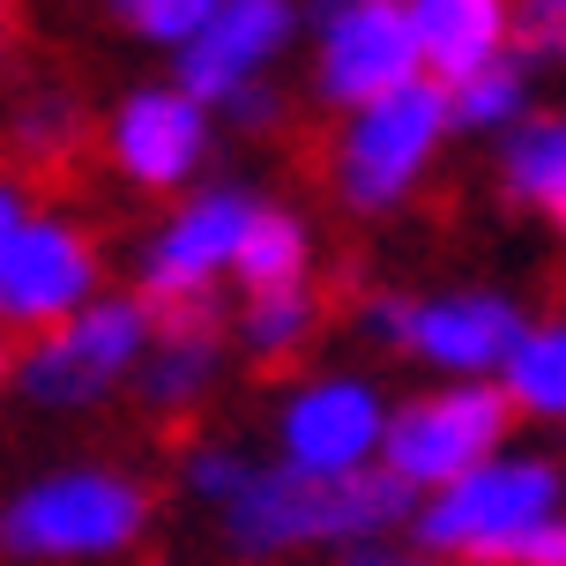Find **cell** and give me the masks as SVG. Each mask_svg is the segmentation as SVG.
Segmentation results:
<instances>
[{"label":"cell","instance_id":"obj_1","mask_svg":"<svg viewBox=\"0 0 566 566\" xmlns=\"http://www.w3.org/2000/svg\"><path fill=\"white\" fill-rule=\"evenodd\" d=\"M410 514V484L388 470H343V478H313V470H247L231 492V544L247 559H276L298 544L350 537L366 544L396 530Z\"/></svg>","mask_w":566,"mask_h":566},{"label":"cell","instance_id":"obj_2","mask_svg":"<svg viewBox=\"0 0 566 566\" xmlns=\"http://www.w3.org/2000/svg\"><path fill=\"white\" fill-rule=\"evenodd\" d=\"M142 522H149V492L135 478L60 470L0 514V552H15V559H105V552H127L142 537Z\"/></svg>","mask_w":566,"mask_h":566},{"label":"cell","instance_id":"obj_3","mask_svg":"<svg viewBox=\"0 0 566 566\" xmlns=\"http://www.w3.org/2000/svg\"><path fill=\"white\" fill-rule=\"evenodd\" d=\"M448 127V90L440 83H402L388 97L358 105V119L328 149V179L350 209H396L410 195V179L424 171L432 142Z\"/></svg>","mask_w":566,"mask_h":566},{"label":"cell","instance_id":"obj_4","mask_svg":"<svg viewBox=\"0 0 566 566\" xmlns=\"http://www.w3.org/2000/svg\"><path fill=\"white\" fill-rule=\"evenodd\" d=\"M514 402L500 388H448V396L402 402L396 418H380V454L388 478H402L410 492L470 478L478 462H492V448L507 440Z\"/></svg>","mask_w":566,"mask_h":566},{"label":"cell","instance_id":"obj_5","mask_svg":"<svg viewBox=\"0 0 566 566\" xmlns=\"http://www.w3.org/2000/svg\"><path fill=\"white\" fill-rule=\"evenodd\" d=\"M552 514H559V470L552 462H478L470 478L448 484L440 507H424V544L500 566L514 537L552 522Z\"/></svg>","mask_w":566,"mask_h":566},{"label":"cell","instance_id":"obj_6","mask_svg":"<svg viewBox=\"0 0 566 566\" xmlns=\"http://www.w3.org/2000/svg\"><path fill=\"white\" fill-rule=\"evenodd\" d=\"M97 298V239L60 217H23L0 239V328L45 336Z\"/></svg>","mask_w":566,"mask_h":566},{"label":"cell","instance_id":"obj_7","mask_svg":"<svg viewBox=\"0 0 566 566\" xmlns=\"http://www.w3.org/2000/svg\"><path fill=\"white\" fill-rule=\"evenodd\" d=\"M142 350H149V321H142V306L135 298H105V306L67 313L60 328H45V336L30 343L23 388L38 402H90V396H105Z\"/></svg>","mask_w":566,"mask_h":566},{"label":"cell","instance_id":"obj_8","mask_svg":"<svg viewBox=\"0 0 566 566\" xmlns=\"http://www.w3.org/2000/svg\"><path fill=\"white\" fill-rule=\"evenodd\" d=\"M402 83H418V38L402 0H350L321 45V90L336 105H373Z\"/></svg>","mask_w":566,"mask_h":566},{"label":"cell","instance_id":"obj_9","mask_svg":"<svg viewBox=\"0 0 566 566\" xmlns=\"http://www.w3.org/2000/svg\"><path fill=\"white\" fill-rule=\"evenodd\" d=\"M283 38H291V8H283V0H217L209 23L187 38L179 97H195V105H224L231 90H247V67H261Z\"/></svg>","mask_w":566,"mask_h":566},{"label":"cell","instance_id":"obj_10","mask_svg":"<svg viewBox=\"0 0 566 566\" xmlns=\"http://www.w3.org/2000/svg\"><path fill=\"white\" fill-rule=\"evenodd\" d=\"M283 448H291V470H313V478L358 470L380 448V402H373V388H358V380H321L306 396H291V410H283Z\"/></svg>","mask_w":566,"mask_h":566},{"label":"cell","instance_id":"obj_11","mask_svg":"<svg viewBox=\"0 0 566 566\" xmlns=\"http://www.w3.org/2000/svg\"><path fill=\"white\" fill-rule=\"evenodd\" d=\"M105 157H113L135 187H179L201 157V105L179 90H142L113 113L105 127Z\"/></svg>","mask_w":566,"mask_h":566},{"label":"cell","instance_id":"obj_12","mask_svg":"<svg viewBox=\"0 0 566 566\" xmlns=\"http://www.w3.org/2000/svg\"><path fill=\"white\" fill-rule=\"evenodd\" d=\"M247 195H201L187 217H171V231L157 239V254L142 269V306H171V298H201L217 269H231L239 224H247Z\"/></svg>","mask_w":566,"mask_h":566},{"label":"cell","instance_id":"obj_13","mask_svg":"<svg viewBox=\"0 0 566 566\" xmlns=\"http://www.w3.org/2000/svg\"><path fill=\"white\" fill-rule=\"evenodd\" d=\"M522 321L507 298H440V306H402V350H418L448 373H492L514 350Z\"/></svg>","mask_w":566,"mask_h":566},{"label":"cell","instance_id":"obj_14","mask_svg":"<svg viewBox=\"0 0 566 566\" xmlns=\"http://www.w3.org/2000/svg\"><path fill=\"white\" fill-rule=\"evenodd\" d=\"M402 15H410L418 60L432 67L440 90L478 75L484 60H500V45H507V0H410Z\"/></svg>","mask_w":566,"mask_h":566},{"label":"cell","instance_id":"obj_15","mask_svg":"<svg viewBox=\"0 0 566 566\" xmlns=\"http://www.w3.org/2000/svg\"><path fill=\"white\" fill-rule=\"evenodd\" d=\"M231 269H239V283H247V298L291 291V283H306V231L291 224L283 209H247L239 247H231Z\"/></svg>","mask_w":566,"mask_h":566},{"label":"cell","instance_id":"obj_16","mask_svg":"<svg viewBox=\"0 0 566 566\" xmlns=\"http://www.w3.org/2000/svg\"><path fill=\"white\" fill-rule=\"evenodd\" d=\"M507 195L522 209H544L559 217L566 209V127L559 119H530L507 149Z\"/></svg>","mask_w":566,"mask_h":566},{"label":"cell","instance_id":"obj_17","mask_svg":"<svg viewBox=\"0 0 566 566\" xmlns=\"http://www.w3.org/2000/svg\"><path fill=\"white\" fill-rule=\"evenodd\" d=\"M500 366H507V388H500V396L522 402L530 418H559L566 410V373H559L566 366V336L559 328H522Z\"/></svg>","mask_w":566,"mask_h":566},{"label":"cell","instance_id":"obj_18","mask_svg":"<svg viewBox=\"0 0 566 566\" xmlns=\"http://www.w3.org/2000/svg\"><path fill=\"white\" fill-rule=\"evenodd\" d=\"M313 321H321V306H313V291H306V283L247 298V343H254V350L269 358V366H283L291 350H306Z\"/></svg>","mask_w":566,"mask_h":566},{"label":"cell","instance_id":"obj_19","mask_svg":"<svg viewBox=\"0 0 566 566\" xmlns=\"http://www.w3.org/2000/svg\"><path fill=\"white\" fill-rule=\"evenodd\" d=\"M514 105H522V67L514 60H484L478 75H462L448 90V119H462V127H500Z\"/></svg>","mask_w":566,"mask_h":566},{"label":"cell","instance_id":"obj_20","mask_svg":"<svg viewBox=\"0 0 566 566\" xmlns=\"http://www.w3.org/2000/svg\"><path fill=\"white\" fill-rule=\"evenodd\" d=\"M209 373H217V336H157L149 396H157V402H187V396H201Z\"/></svg>","mask_w":566,"mask_h":566},{"label":"cell","instance_id":"obj_21","mask_svg":"<svg viewBox=\"0 0 566 566\" xmlns=\"http://www.w3.org/2000/svg\"><path fill=\"white\" fill-rule=\"evenodd\" d=\"M217 0H113V15L142 38H165V45H187L201 23H209Z\"/></svg>","mask_w":566,"mask_h":566},{"label":"cell","instance_id":"obj_22","mask_svg":"<svg viewBox=\"0 0 566 566\" xmlns=\"http://www.w3.org/2000/svg\"><path fill=\"white\" fill-rule=\"evenodd\" d=\"M514 53H559V0H507Z\"/></svg>","mask_w":566,"mask_h":566},{"label":"cell","instance_id":"obj_23","mask_svg":"<svg viewBox=\"0 0 566 566\" xmlns=\"http://www.w3.org/2000/svg\"><path fill=\"white\" fill-rule=\"evenodd\" d=\"M500 566H566V530H559V514L552 522H537V530H522L514 537V552Z\"/></svg>","mask_w":566,"mask_h":566},{"label":"cell","instance_id":"obj_24","mask_svg":"<svg viewBox=\"0 0 566 566\" xmlns=\"http://www.w3.org/2000/svg\"><path fill=\"white\" fill-rule=\"evenodd\" d=\"M187 478L201 484V492H217V500H231V492H239V478H247V470H239V462H231V454H201L195 470H187Z\"/></svg>","mask_w":566,"mask_h":566},{"label":"cell","instance_id":"obj_25","mask_svg":"<svg viewBox=\"0 0 566 566\" xmlns=\"http://www.w3.org/2000/svg\"><path fill=\"white\" fill-rule=\"evenodd\" d=\"M15 60H23V0H0V83L15 75Z\"/></svg>","mask_w":566,"mask_h":566},{"label":"cell","instance_id":"obj_26","mask_svg":"<svg viewBox=\"0 0 566 566\" xmlns=\"http://www.w3.org/2000/svg\"><path fill=\"white\" fill-rule=\"evenodd\" d=\"M23 209H30V195L15 187V179H8V171H0V239H8V231L23 224Z\"/></svg>","mask_w":566,"mask_h":566},{"label":"cell","instance_id":"obj_27","mask_svg":"<svg viewBox=\"0 0 566 566\" xmlns=\"http://www.w3.org/2000/svg\"><path fill=\"white\" fill-rule=\"evenodd\" d=\"M343 566H432V559H410V552H380V544H358Z\"/></svg>","mask_w":566,"mask_h":566},{"label":"cell","instance_id":"obj_28","mask_svg":"<svg viewBox=\"0 0 566 566\" xmlns=\"http://www.w3.org/2000/svg\"><path fill=\"white\" fill-rule=\"evenodd\" d=\"M0 380H8V343H0Z\"/></svg>","mask_w":566,"mask_h":566}]
</instances>
